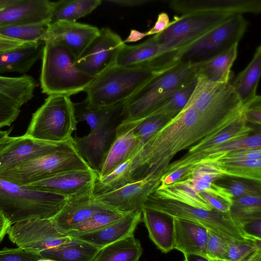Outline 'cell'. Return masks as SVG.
I'll return each instance as SVG.
<instances>
[{"mask_svg": "<svg viewBox=\"0 0 261 261\" xmlns=\"http://www.w3.org/2000/svg\"><path fill=\"white\" fill-rule=\"evenodd\" d=\"M230 124L228 120L200 114L186 104L132 156L134 180L160 181L177 153L214 136Z\"/></svg>", "mask_w": 261, "mask_h": 261, "instance_id": "cell-1", "label": "cell"}, {"mask_svg": "<svg viewBox=\"0 0 261 261\" xmlns=\"http://www.w3.org/2000/svg\"><path fill=\"white\" fill-rule=\"evenodd\" d=\"M161 72L144 66H112L94 77L85 89L87 107L100 109L125 101Z\"/></svg>", "mask_w": 261, "mask_h": 261, "instance_id": "cell-2", "label": "cell"}, {"mask_svg": "<svg viewBox=\"0 0 261 261\" xmlns=\"http://www.w3.org/2000/svg\"><path fill=\"white\" fill-rule=\"evenodd\" d=\"M67 199L60 195L0 178V211L12 225L35 219H53Z\"/></svg>", "mask_w": 261, "mask_h": 261, "instance_id": "cell-3", "label": "cell"}, {"mask_svg": "<svg viewBox=\"0 0 261 261\" xmlns=\"http://www.w3.org/2000/svg\"><path fill=\"white\" fill-rule=\"evenodd\" d=\"M197 66L179 62L151 78L125 101L122 123L138 121L149 115L168 95L197 76Z\"/></svg>", "mask_w": 261, "mask_h": 261, "instance_id": "cell-4", "label": "cell"}, {"mask_svg": "<svg viewBox=\"0 0 261 261\" xmlns=\"http://www.w3.org/2000/svg\"><path fill=\"white\" fill-rule=\"evenodd\" d=\"M75 61V57L65 47L45 42L40 76L42 92L70 97L84 91L94 77L79 70Z\"/></svg>", "mask_w": 261, "mask_h": 261, "instance_id": "cell-5", "label": "cell"}, {"mask_svg": "<svg viewBox=\"0 0 261 261\" xmlns=\"http://www.w3.org/2000/svg\"><path fill=\"white\" fill-rule=\"evenodd\" d=\"M73 103L69 96L48 95L32 115L24 135L49 142H64L71 140L78 123Z\"/></svg>", "mask_w": 261, "mask_h": 261, "instance_id": "cell-6", "label": "cell"}, {"mask_svg": "<svg viewBox=\"0 0 261 261\" xmlns=\"http://www.w3.org/2000/svg\"><path fill=\"white\" fill-rule=\"evenodd\" d=\"M90 168L74 148L72 139L47 154L20 163L0 173V178L24 186L66 171Z\"/></svg>", "mask_w": 261, "mask_h": 261, "instance_id": "cell-7", "label": "cell"}, {"mask_svg": "<svg viewBox=\"0 0 261 261\" xmlns=\"http://www.w3.org/2000/svg\"><path fill=\"white\" fill-rule=\"evenodd\" d=\"M142 208L159 211L175 218L196 222L209 230L231 240H253L245 235L231 218L229 212L222 213L215 209L205 210L176 201L159 199L151 193L145 200Z\"/></svg>", "mask_w": 261, "mask_h": 261, "instance_id": "cell-8", "label": "cell"}, {"mask_svg": "<svg viewBox=\"0 0 261 261\" xmlns=\"http://www.w3.org/2000/svg\"><path fill=\"white\" fill-rule=\"evenodd\" d=\"M248 22L243 14L231 16L175 56L177 62L198 64L225 51L243 36Z\"/></svg>", "mask_w": 261, "mask_h": 261, "instance_id": "cell-9", "label": "cell"}, {"mask_svg": "<svg viewBox=\"0 0 261 261\" xmlns=\"http://www.w3.org/2000/svg\"><path fill=\"white\" fill-rule=\"evenodd\" d=\"M235 14L198 13L176 16L154 37L166 54L177 53Z\"/></svg>", "mask_w": 261, "mask_h": 261, "instance_id": "cell-10", "label": "cell"}, {"mask_svg": "<svg viewBox=\"0 0 261 261\" xmlns=\"http://www.w3.org/2000/svg\"><path fill=\"white\" fill-rule=\"evenodd\" d=\"M124 107L125 101L119 103L114 113L87 135L72 138L77 152L97 174L116 137L117 129L124 119Z\"/></svg>", "mask_w": 261, "mask_h": 261, "instance_id": "cell-11", "label": "cell"}, {"mask_svg": "<svg viewBox=\"0 0 261 261\" xmlns=\"http://www.w3.org/2000/svg\"><path fill=\"white\" fill-rule=\"evenodd\" d=\"M7 234L18 248L37 253L67 243L72 239L59 230L53 219L18 222L10 226Z\"/></svg>", "mask_w": 261, "mask_h": 261, "instance_id": "cell-12", "label": "cell"}, {"mask_svg": "<svg viewBox=\"0 0 261 261\" xmlns=\"http://www.w3.org/2000/svg\"><path fill=\"white\" fill-rule=\"evenodd\" d=\"M123 40L109 28L99 29L98 35L76 59V67L85 73L95 77L116 65Z\"/></svg>", "mask_w": 261, "mask_h": 261, "instance_id": "cell-13", "label": "cell"}, {"mask_svg": "<svg viewBox=\"0 0 261 261\" xmlns=\"http://www.w3.org/2000/svg\"><path fill=\"white\" fill-rule=\"evenodd\" d=\"M71 140L55 143L35 140L24 135L9 136L0 145V173L22 162L51 152Z\"/></svg>", "mask_w": 261, "mask_h": 261, "instance_id": "cell-14", "label": "cell"}, {"mask_svg": "<svg viewBox=\"0 0 261 261\" xmlns=\"http://www.w3.org/2000/svg\"><path fill=\"white\" fill-rule=\"evenodd\" d=\"M98 175L92 168L62 172L26 186L54 193L67 199L92 194Z\"/></svg>", "mask_w": 261, "mask_h": 261, "instance_id": "cell-15", "label": "cell"}, {"mask_svg": "<svg viewBox=\"0 0 261 261\" xmlns=\"http://www.w3.org/2000/svg\"><path fill=\"white\" fill-rule=\"evenodd\" d=\"M99 33V29L91 25L65 21L49 24L42 41L63 46L77 59L93 39Z\"/></svg>", "mask_w": 261, "mask_h": 261, "instance_id": "cell-16", "label": "cell"}, {"mask_svg": "<svg viewBox=\"0 0 261 261\" xmlns=\"http://www.w3.org/2000/svg\"><path fill=\"white\" fill-rule=\"evenodd\" d=\"M159 185L160 181L142 179L114 191L94 197L108 208L121 213L142 211L146 198Z\"/></svg>", "mask_w": 261, "mask_h": 261, "instance_id": "cell-17", "label": "cell"}, {"mask_svg": "<svg viewBox=\"0 0 261 261\" xmlns=\"http://www.w3.org/2000/svg\"><path fill=\"white\" fill-rule=\"evenodd\" d=\"M168 6L180 15L198 13L257 15L261 11L260 0H173Z\"/></svg>", "mask_w": 261, "mask_h": 261, "instance_id": "cell-18", "label": "cell"}, {"mask_svg": "<svg viewBox=\"0 0 261 261\" xmlns=\"http://www.w3.org/2000/svg\"><path fill=\"white\" fill-rule=\"evenodd\" d=\"M253 149H261L260 130L253 135L242 139L227 142L196 153H187L179 159L170 163L163 175L187 166L194 167L202 162L218 161L231 152Z\"/></svg>", "mask_w": 261, "mask_h": 261, "instance_id": "cell-19", "label": "cell"}, {"mask_svg": "<svg viewBox=\"0 0 261 261\" xmlns=\"http://www.w3.org/2000/svg\"><path fill=\"white\" fill-rule=\"evenodd\" d=\"M55 2L48 0H19L0 10V28L49 22Z\"/></svg>", "mask_w": 261, "mask_h": 261, "instance_id": "cell-20", "label": "cell"}, {"mask_svg": "<svg viewBox=\"0 0 261 261\" xmlns=\"http://www.w3.org/2000/svg\"><path fill=\"white\" fill-rule=\"evenodd\" d=\"M110 210L88 194L67 199L59 213L53 219L57 228L67 234L78 224L94 214Z\"/></svg>", "mask_w": 261, "mask_h": 261, "instance_id": "cell-21", "label": "cell"}, {"mask_svg": "<svg viewBox=\"0 0 261 261\" xmlns=\"http://www.w3.org/2000/svg\"><path fill=\"white\" fill-rule=\"evenodd\" d=\"M134 127L131 123H121L119 126L116 137L107 153L98 178L109 174L138 151L140 142L135 135Z\"/></svg>", "mask_w": 261, "mask_h": 261, "instance_id": "cell-22", "label": "cell"}, {"mask_svg": "<svg viewBox=\"0 0 261 261\" xmlns=\"http://www.w3.org/2000/svg\"><path fill=\"white\" fill-rule=\"evenodd\" d=\"M141 219L142 211L131 212L100 229L69 236L102 248L134 233Z\"/></svg>", "mask_w": 261, "mask_h": 261, "instance_id": "cell-23", "label": "cell"}, {"mask_svg": "<svg viewBox=\"0 0 261 261\" xmlns=\"http://www.w3.org/2000/svg\"><path fill=\"white\" fill-rule=\"evenodd\" d=\"M174 218L173 249L184 255L195 254L204 256L208 229L196 222Z\"/></svg>", "mask_w": 261, "mask_h": 261, "instance_id": "cell-24", "label": "cell"}, {"mask_svg": "<svg viewBox=\"0 0 261 261\" xmlns=\"http://www.w3.org/2000/svg\"><path fill=\"white\" fill-rule=\"evenodd\" d=\"M142 216L149 238L158 248L164 253L173 250L174 218L147 208H142Z\"/></svg>", "mask_w": 261, "mask_h": 261, "instance_id": "cell-25", "label": "cell"}, {"mask_svg": "<svg viewBox=\"0 0 261 261\" xmlns=\"http://www.w3.org/2000/svg\"><path fill=\"white\" fill-rule=\"evenodd\" d=\"M44 43L39 41L23 46L0 51V73H25L42 58Z\"/></svg>", "mask_w": 261, "mask_h": 261, "instance_id": "cell-26", "label": "cell"}, {"mask_svg": "<svg viewBox=\"0 0 261 261\" xmlns=\"http://www.w3.org/2000/svg\"><path fill=\"white\" fill-rule=\"evenodd\" d=\"M151 194L161 199L176 201L208 211L213 209L200 193L194 189L189 178L170 185L160 184Z\"/></svg>", "mask_w": 261, "mask_h": 261, "instance_id": "cell-27", "label": "cell"}, {"mask_svg": "<svg viewBox=\"0 0 261 261\" xmlns=\"http://www.w3.org/2000/svg\"><path fill=\"white\" fill-rule=\"evenodd\" d=\"M261 71V46L255 49L247 66L237 75L232 86L244 106L257 96V88Z\"/></svg>", "mask_w": 261, "mask_h": 261, "instance_id": "cell-28", "label": "cell"}, {"mask_svg": "<svg viewBox=\"0 0 261 261\" xmlns=\"http://www.w3.org/2000/svg\"><path fill=\"white\" fill-rule=\"evenodd\" d=\"M238 44L203 62L197 64V76L215 83L230 82L231 68L238 55Z\"/></svg>", "mask_w": 261, "mask_h": 261, "instance_id": "cell-29", "label": "cell"}, {"mask_svg": "<svg viewBox=\"0 0 261 261\" xmlns=\"http://www.w3.org/2000/svg\"><path fill=\"white\" fill-rule=\"evenodd\" d=\"M72 238L70 242L40 251L44 258L55 261H92L100 248L85 241Z\"/></svg>", "mask_w": 261, "mask_h": 261, "instance_id": "cell-30", "label": "cell"}, {"mask_svg": "<svg viewBox=\"0 0 261 261\" xmlns=\"http://www.w3.org/2000/svg\"><path fill=\"white\" fill-rule=\"evenodd\" d=\"M165 54L153 36L135 45L124 44L119 51L116 65L124 67L140 66Z\"/></svg>", "mask_w": 261, "mask_h": 261, "instance_id": "cell-31", "label": "cell"}, {"mask_svg": "<svg viewBox=\"0 0 261 261\" xmlns=\"http://www.w3.org/2000/svg\"><path fill=\"white\" fill-rule=\"evenodd\" d=\"M143 249L134 233L100 248L92 261H139Z\"/></svg>", "mask_w": 261, "mask_h": 261, "instance_id": "cell-32", "label": "cell"}, {"mask_svg": "<svg viewBox=\"0 0 261 261\" xmlns=\"http://www.w3.org/2000/svg\"><path fill=\"white\" fill-rule=\"evenodd\" d=\"M253 128L247 124L244 113L235 122L212 137L204 138L189 148L187 153H196L224 143L249 136Z\"/></svg>", "mask_w": 261, "mask_h": 261, "instance_id": "cell-33", "label": "cell"}, {"mask_svg": "<svg viewBox=\"0 0 261 261\" xmlns=\"http://www.w3.org/2000/svg\"><path fill=\"white\" fill-rule=\"evenodd\" d=\"M101 0H62L55 2L50 24L59 21L76 22L98 7Z\"/></svg>", "mask_w": 261, "mask_h": 261, "instance_id": "cell-34", "label": "cell"}, {"mask_svg": "<svg viewBox=\"0 0 261 261\" xmlns=\"http://www.w3.org/2000/svg\"><path fill=\"white\" fill-rule=\"evenodd\" d=\"M197 82V76H196L172 92L148 116L160 115L169 120L175 117L186 105L195 89Z\"/></svg>", "mask_w": 261, "mask_h": 261, "instance_id": "cell-35", "label": "cell"}, {"mask_svg": "<svg viewBox=\"0 0 261 261\" xmlns=\"http://www.w3.org/2000/svg\"><path fill=\"white\" fill-rule=\"evenodd\" d=\"M134 181L132 157L104 177L100 178L97 176L92 195L95 197L109 193Z\"/></svg>", "mask_w": 261, "mask_h": 261, "instance_id": "cell-36", "label": "cell"}, {"mask_svg": "<svg viewBox=\"0 0 261 261\" xmlns=\"http://www.w3.org/2000/svg\"><path fill=\"white\" fill-rule=\"evenodd\" d=\"M36 82L30 75L19 77L0 76V93L15 100L21 107L34 97Z\"/></svg>", "mask_w": 261, "mask_h": 261, "instance_id": "cell-37", "label": "cell"}, {"mask_svg": "<svg viewBox=\"0 0 261 261\" xmlns=\"http://www.w3.org/2000/svg\"><path fill=\"white\" fill-rule=\"evenodd\" d=\"M222 177L211 185L224 197L233 200L240 197L260 195L261 182L232 177Z\"/></svg>", "mask_w": 261, "mask_h": 261, "instance_id": "cell-38", "label": "cell"}, {"mask_svg": "<svg viewBox=\"0 0 261 261\" xmlns=\"http://www.w3.org/2000/svg\"><path fill=\"white\" fill-rule=\"evenodd\" d=\"M225 176L218 161L200 163L194 166L181 180L189 178L194 189L199 193L207 190L215 181Z\"/></svg>", "mask_w": 261, "mask_h": 261, "instance_id": "cell-39", "label": "cell"}, {"mask_svg": "<svg viewBox=\"0 0 261 261\" xmlns=\"http://www.w3.org/2000/svg\"><path fill=\"white\" fill-rule=\"evenodd\" d=\"M229 213L240 228L251 221L261 219V195H246L233 199Z\"/></svg>", "mask_w": 261, "mask_h": 261, "instance_id": "cell-40", "label": "cell"}, {"mask_svg": "<svg viewBox=\"0 0 261 261\" xmlns=\"http://www.w3.org/2000/svg\"><path fill=\"white\" fill-rule=\"evenodd\" d=\"M50 23L44 22L0 28V34L24 42L42 41L47 32Z\"/></svg>", "mask_w": 261, "mask_h": 261, "instance_id": "cell-41", "label": "cell"}, {"mask_svg": "<svg viewBox=\"0 0 261 261\" xmlns=\"http://www.w3.org/2000/svg\"><path fill=\"white\" fill-rule=\"evenodd\" d=\"M220 165L225 176L261 182V159L220 163Z\"/></svg>", "mask_w": 261, "mask_h": 261, "instance_id": "cell-42", "label": "cell"}, {"mask_svg": "<svg viewBox=\"0 0 261 261\" xmlns=\"http://www.w3.org/2000/svg\"><path fill=\"white\" fill-rule=\"evenodd\" d=\"M125 214H126L111 210L99 212L84 222L76 225L67 235L71 236L96 230L118 220Z\"/></svg>", "mask_w": 261, "mask_h": 261, "instance_id": "cell-43", "label": "cell"}, {"mask_svg": "<svg viewBox=\"0 0 261 261\" xmlns=\"http://www.w3.org/2000/svg\"><path fill=\"white\" fill-rule=\"evenodd\" d=\"M169 120L162 116L150 115L138 121L128 122L132 123L134 126L135 135L140 142L139 149Z\"/></svg>", "mask_w": 261, "mask_h": 261, "instance_id": "cell-44", "label": "cell"}, {"mask_svg": "<svg viewBox=\"0 0 261 261\" xmlns=\"http://www.w3.org/2000/svg\"><path fill=\"white\" fill-rule=\"evenodd\" d=\"M260 241H240L231 240L223 261H244L261 248Z\"/></svg>", "mask_w": 261, "mask_h": 261, "instance_id": "cell-45", "label": "cell"}, {"mask_svg": "<svg viewBox=\"0 0 261 261\" xmlns=\"http://www.w3.org/2000/svg\"><path fill=\"white\" fill-rule=\"evenodd\" d=\"M231 240L208 230L204 256L211 261H223Z\"/></svg>", "mask_w": 261, "mask_h": 261, "instance_id": "cell-46", "label": "cell"}, {"mask_svg": "<svg viewBox=\"0 0 261 261\" xmlns=\"http://www.w3.org/2000/svg\"><path fill=\"white\" fill-rule=\"evenodd\" d=\"M20 113V107L10 97L0 93V128L10 125Z\"/></svg>", "mask_w": 261, "mask_h": 261, "instance_id": "cell-47", "label": "cell"}, {"mask_svg": "<svg viewBox=\"0 0 261 261\" xmlns=\"http://www.w3.org/2000/svg\"><path fill=\"white\" fill-rule=\"evenodd\" d=\"M41 258L39 253L18 247L0 250V261H37Z\"/></svg>", "mask_w": 261, "mask_h": 261, "instance_id": "cell-48", "label": "cell"}, {"mask_svg": "<svg viewBox=\"0 0 261 261\" xmlns=\"http://www.w3.org/2000/svg\"><path fill=\"white\" fill-rule=\"evenodd\" d=\"M200 194L213 209L222 213L229 212L232 200L222 196L212 186L207 190L200 193Z\"/></svg>", "mask_w": 261, "mask_h": 261, "instance_id": "cell-49", "label": "cell"}, {"mask_svg": "<svg viewBox=\"0 0 261 261\" xmlns=\"http://www.w3.org/2000/svg\"><path fill=\"white\" fill-rule=\"evenodd\" d=\"M259 159H261V149H253L228 153L218 161L220 163H227Z\"/></svg>", "mask_w": 261, "mask_h": 261, "instance_id": "cell-50", "label": "cell"}, {"mask_svg": "<svg viewBox=\"0 0 261 261\" xmlns=\"http://www.w3.org/2000/svg\"><path fill=\"white\" fill-rule=\"evenodd\" d=\"M244 115L247 122L261 124V97L257 95L250 103L244 106Z\"/></svg>", "mask_w": 261, "mask_h": 261, "instance_id": "cell-51", "label": "cell"}, {"mask_svg": "<svg viewBox=\"0 0 261 261\" xmlns=\"http://www.w3.org/2000/svg\"><path fill=\"white\" fill-rule=\"evenodd\" d=\"M260 226L261 219H258L246 223L241 229L247 237L261 241Z\"/></svg>", "mask_w": 261, "mask_h": 261, "instance_id": "cell-52", "label": "cell"}, {"mask_svg": "<svg viewBox=\"0 0 261 261\" xmlns=\"http://www.w3.org/2000/svg\"><path fill=\"white\" fill-rule=\"evenodd\" d=\"M170 22L168 14L165 12L160 13L153 27L145 32L146 36L154 35L162 32L167 28Z\"/></svg>", "mask_w": 261, "mask_h": 261, "instance_id": "cell-53", "label": "cell"}, {"mask_svg": "<svg viewBox=\"0 0 261 261\" xmlns=\"http://www.w3.org/2000/svg\"><path fill=\"white\" fill-rule=\"evenodd\" d=\"M193 167L187 166L174 171L169 174L162 175L160 179V184L170 185L178 180L190 172Z\"/></svg>", "mask_w": 261, "mask_h": 261, "instance_id": "cell-54", "label": "cell"}, {"mask_svg": "<svg viewBox=\"0 0 261 261\" xmlns=\"http://www.w3.org/2000/svg\"><path fill=\"white\" fill-rule=\"evenodd\" d=\"M30 42H24L6 36L0 37V51H4L26 45Z\"/></svg>", "mask_w": 261, "mask_h": 261, "instance_id": "cell-55", "label": "cell"}, {"mask_svg": "<svg viewBox=\"0 0 261 261\" xmlns=\"http://www.w3.org/2000/svg\"><path fill=\"white\" fill-rule=\"evenodd\" d=\"M107 2L114 3L122 7H133L144 5L150 2L149 0H108Z\"/></svg>", "mask_w": 261, "mask_h": 261, "instance_id": "cell-56", "label": "cell"}, {"mask_svg": "<svg viewBox=\"0 0 261 261\" xmlns=\"http://www.w3.org/2000/svg\"><path fill=\"white\" fill-rule=\"evenodd\" d=\"M11 225V224L0 211V243L7 233L8 230Z\"/></svg>", "mask_w": 261, "mask_h": 261, "instance_id": "cell-57", "label": "cell"}, {"mask_svg": "<svg viewBox=\"0 0 261 261\" xmlns=\"http://www.w3.org/2000/svg\"><path fill=\"white\" fill-rule=\"evenodd\" d=\"M146 36L145 32H141L136 30H132L129 36L123 41V42L125 44L127 42H136Z\"/></svg>", "mask_w": 261, "mask_h": 261, "instance_id": "cell-58", "label": "cell"}, {"mask_svg": "<svg viewBox=\"0 0 261 261\" xmlns=\"http://www.w3.org/2000/svg\"><path fill=\"white\" fill-rule=\"evenodd\" d=\"M184 256V261H211L206 257L199 254H189Z\"/></svg>", "mask_w": 261, "mask_h": 261, "instance_id": "cell-59", "label": "cell"}, {"mask_svg": "<svg viewBox=\"0 0 261 261\" xmlns=\"http://www.w3.org/2000/svg\"><path fill=\"white\" fill-rule=\"evenodd\" d=\"M244 261H261V248L257 249Z\"/></svg>", "mask_w": 261, "mask_h": 261, "instance_id": "cell-60", "label": "cell"}, {"mask_svg": "<svg viewBox=\"0 0 261 261\" xmlns=\"http://www.w3.org/2000/svg\"><path fill=\"white\" fill-rule=\"evenodd\" d=\"M19 0H0V10L9 7L17 3Z\"/></svg>", "mask_w": 261, "mask_h": 261, "instance_id": "cell-61", "label": "cell"}, {"mask_svg": "<svg viewBox=\"0 0 261 261\" xmlns=\"http://www.w3.org/2000/svg\"><path fill=\"white\" fill-rule=\"evenodd\" d=\"M9 131L2 130L0 129V145L9 136Z\"/></svg>", "mask_w": 261, "mask_h": 261, "instance_id": "cell-62", "label": "cell"}]
</instances>
